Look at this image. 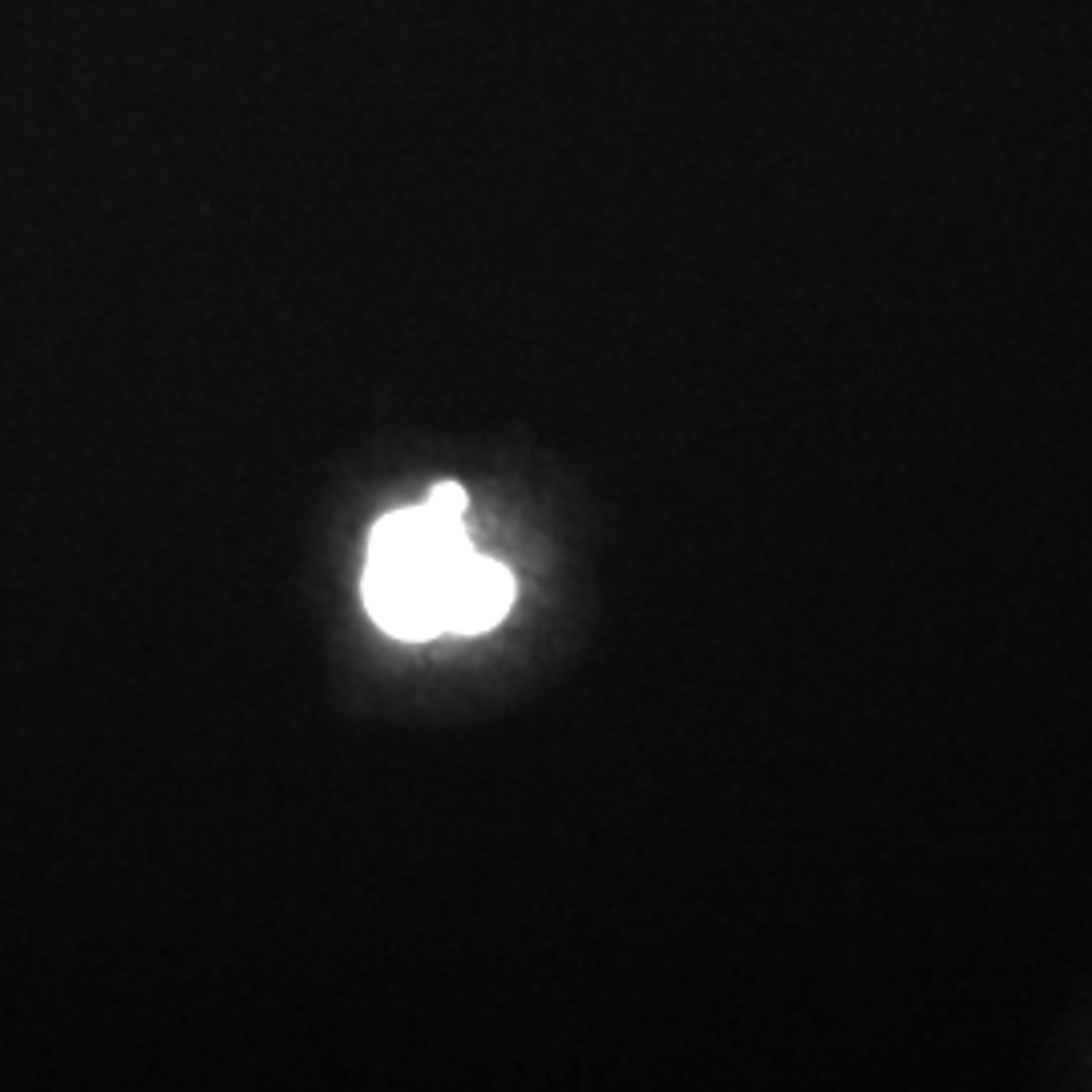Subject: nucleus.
I'll list each match as a JSON object with an SVG mask.
<instances>
[{
    "label": "nucleus",
    "mask_w": 1092,
    "mask_h": 1092,
    "mask_svg": "<svg viewBox=\"0 0 1092 1092\" xmlns=\"http://www.w3.org/2000/svg\"><path fill=\"white\" fill-rule=\"evenodd\" d=\"M473 554L462 518L425 502L381 518L368 538L365 603L389 636L433 639L446 631L449 575Z\"/></svg>",
    "instance_id": "f257e3e1"
},
{
    "label": "nucleus",
    "mask_w": 1092,
    "mask_h": 1092,
    "mask_svg": "<svg viewBox=\"0 0 1092 1092\" xmlns=\"http://www.w3.org/2000/svg\"><path fill=\"white\" fill-rule=\"evenodd\" d=\"M514 607V575L502 562L481 559L478 551L449 575L446 587V631L478 636L502 623V615Z\"/></svg>",
    "instance_id": "f03ea898"
},
{
    "label": "nucleus",
    "mask_w": 1092,
    "mask_h": 1092,
    "mask_svg": "<svg viewBox=\"0 0 1092 1092\" xmlns=\"http://www.w3.org/2000/svg\"><path fill=\"white\" fill-rule=\"evenodd\" d=\"M429 506L441 510V514L465 518V489L454 486V481H446V486H433V494H429Z\"/></svg>",
    "instance_id": "7ed1b4c3"
}]
</instances>
